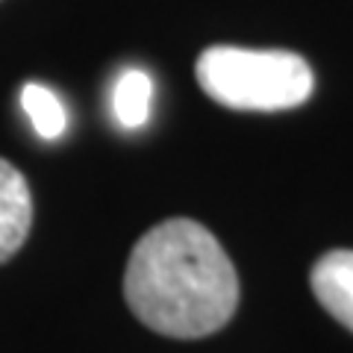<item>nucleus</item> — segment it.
<instances>
[{
    "instance_id": "obj_1",
    "label": "nucleus",
    "mask_w": 353,
    "mask_h": 353,
    "mask_svg": "<svg viewBox=\"0 0 353 353\" xmlns=\"http://www.w3.org/2000/svg\"><path fill=\"white\" fill-rule=\"evenodd\" d=\"M132 315L171 339L212 336L239 306V277L221 241L192 218L162 221L136 241L124 271Z\"/></svg>"
},
{
    "instance_id": "obj_2",
    "label": "nucleus",
    "mask_w": 353,
    "mask_h": 353,
    "mask_svg": "<svg viewBox=\"0 0 353 353\" xmlns=\"http://www.w3.org/2000/svg\"><path fill=\"white\" fill-rule=\"evenodd\" d=\"M197 83L215 103L239 112H283L309 101L312 68L289 50H250L233 44L206 48L197 59Z\"/></svg>"
},
{
    "instance_id": "obj_3",
    "label": "nucleus",
    "mask_w": 353,
    "mask_h": 353,
    "mask_svg": "<svg viewBox=\"0 0 353 353\" xmlns=\"http://www.w3.org/2000/svg\"><path fill=\"white\" fill-rule=\"evenodd\" d=\"M32 197L30 185L12 162L0 159V262L15 256L30 236Z\"/></svg>"
},
{
    "instance_id": "obj_4",
    "label": "nucleus",
    "mask_w": 353,
    "mask_h": 353,
    "mask_svg": "<svg viewBox=\"0 0 353 353\" xmlns=\"http://www.w3.org/2000/svg\"><path fill=\"white\" fill-rule=\"evenodd\" d=\"M312 292L339 324L353 330V250H330L312 265Z\"/></svg>"
},
{
    "instance_id": "obj_5",
    "label": "nucleus",
    "mask_w": 353,
    "mask_h": 353,
    "mask_svg": "<svg viewBox=\"0 0 353 353\" xmlns=\"http://www.w3.org/2000/svg\"><path fill=\"white\" fill-rule=\"evenodd\" d=\"M153 101V83L141 68H127L112 88V112L121 127L136 130L148 124Z\"/></svg>"
},
{
    "instance_id": "obj_6",
    "label": "nucleus",
    "mask_w": 353,
    "mask_h": 353,
    "mask_svg": "<svg viewBox=\"0 0 353 353\" xmlns=\"http://www.w3.org/2000/svg\"><path fill=\"white\" fill-rule=\"evenodd\" d=\"M21 106L32 121V130L39 132L41 139L57 141L65 130H68V115H65V106L57 94L50 92L48 85L41 83H27L21 88Z\"/></svg>"
}]
</instances>
